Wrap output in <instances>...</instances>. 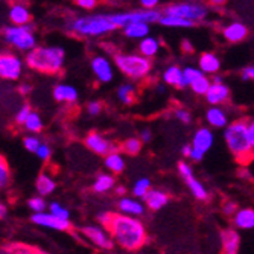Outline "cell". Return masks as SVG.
Masks as SVG:
<instances>
[{
  "mask_svg": "<svg viewBox=\"0 0 254 254\" xmlns=\"http://www.w3.org/2000/svg\"><path fill=\"white\" fill-rule=\"evenodd\" d=\"M65 54L60 46H37L26 55V64L40 73L57 75L64 65Z\"/></svg>",
  "mask_w": 254,
  "mask_h": 254,
  "instance_id": "3",
  "label": "cell"
},
{
  "mask_svg": "<svg viewBox=\"0 0 254 254\" xmlns=\"http://www.w3.org/2000/svg\"><path fill=\"white\" fill-rule=\"evenodd\" d=\"M124 34L129 38H138V40H145L149 34V25L148 23H129L124 28Z\"/></svg>",
  "mask_w": 254,
  "mask_h": 254,
  "instance_id": "26",
  "label": "cell"
},
{
  "mask_svg": "<svg viewBox=\"0 0 254 254\" xmlns=\"http://www.w3.org/2000/svg\"><path fill=\"white\" fill-rule=\"evenodd\" d=\"M149 190H151V181L148 178L137 180L135 184L132 186V195L135 198H145Z\"/></svg>",
  "mask_w": 254,
  "mask_h": 254,
  "instance_id": "35",
  "label": "cell"
},
{
  "mask_svg": "<svg viewBox=\"0 0 254 254\" xmlns=\"http://www.w3.org/2000/svg\"><path fill=\"white\" fill-rule=\"evenodd\" d=\"M23 145H25V148L29 151V152H35L38 151V148L41 146V140L37 137V135H26L25 138H23Z\"/></svg>",
  "mask_w": 254,
  "mask_h": 254,
  "instance_id": "40",
  "label": "cell"
},
{
  "mask_svg": "<svg viewBox=\"0 0 254 254\" xmlns=\"http://www.w3.org/2000/svg\"><path fill=\"white\" fill-rule=\"evenodd\" d=\"M160 23L163 26H168V28H192L195 25L193 21L184 20L180 17H174V15H163L160 20Z\"/></svg>",
  "mask_w": 254,
  "mask_h": 254,
  "instance_id": "33",
  "label": "cell"
},
{
  "mask_svg": "<svg viewBox=\"0 0 254 254\" xmlns=\"http://www.w3.org/2000/svg\"><path fill=\"white\" fill-rule=\"evenodd\" d=\"M183 46H181V49L186 52V54H192L193 52V48H192V44H190V41H188V40H183V43H181Z\"/></svg>",
  "mask_w": 254,
  "mask_h": 254,
  "instance_id": "52",
  "label": "cell"
},
{
  "mask_svg": "<svg viewBox=\"0 0 254 254\" xmlns=\"http://www.w3.org/2000/svg\"><path fill=\"white\" fill-rule=\"evenodd\" d=\"M68 29L85 37H99L116 31L118 26L113 25L108 14H95L75 18L72 23H68Z\"/></svg>",
  "mask_w": 254,
  "mask_h": 254,
  "instance_id": "4",
  "label": "cell"
},
{
  "mask_svg": "<svg viewBox=\"0 0 254 254\" xmlns=\"http://www.w3.org/2000/svg\"><path fill=\"white\" fill-rule=\"evenodd\" d=\"M31 221L37 225L48 227L52 230H58V232H70L72 222L68 219H61L52 213H35L31 216Z\"/></svg>",
  "mask_w": 254,
  "mask_h": 254,
  "instance_id": "11",
  "label": "cell"
},
{
  "mask_svg": "<svg viewBox=\"0 0 254 254\" xmlns=\"http://www.w3.org/2000/svg\"><path fill=\"white\" fill-rule=\"evenodd\" d=\"M181 154H183L184 157H189V158H190V155H192V145H184V146L181 148Z\"/></svg>",
  "mask_w": 254,
  "mask_h": 254,
  "instance_id": "54",
  "label": "cell"
},
{
  "mask_svg": "<svg viewBox=\"0 0 254 254\" xmlns=\"http://www.w3.org/2000/svg\"><path fill=\"white\" fill-rule=\"evenodd\" d=\"M51 154H52V151H51V146L48 143H41V146L37 151L38 158H41L43 161H48L51 158Z\"/></svg>",
  "mask_w": 254,
  "mask_h": 254,
  "instance_id": "44",
  "label": "cell"
},
{
  "mask_svg": "<svg viewBox=\"0 0 254 254\" xmlns=\"http://www.w3.org/2000/svg\"><path fill=\"white\" fill-rule=\"evenodd\" d=\"M175 118H177L180 122H183V124H190V122H192L190 113L186 111V110H183V108H180V110L175 111Z\"/></svg>",
  "mask_w": 254,
  "mask_h": 254,
  "instance_id": "45",
  "label": "cell"
},
{
  "mask_svg": "<svg viewBox=\"0 0 254 254\" xmlns=\"http://www.w3.org/2000/svg\"><path fill=\"white\" fill-rule=\"evenodd\" d=\"M160 41L157 38H152V37H146L145 40L140 41L138 44V52H140L142 57L145 58H152L158 54L160 51Z\"/></svg>",
  "mask_w": 254,
  "mask_h": 254,
  "instance_id": "27",
  "label": "cell"
},
{
  "mask_svg": "<svg viewBox=\"0 0 254 254\" xmlns=\"http://www.w3.org/2000/svg\"><path fill=\"white\" fill-rule=\"evenodd\" d=\"M35 188L38 190V193L43 196V195H51L55 189H57V183L54 181L52 177H49L48 174H41L38 178H37V183H35Z\"/></svg>",
  "mask_w": 254,
  "mask_h": 254,
  "instance_id": "29",
  "label": "cell"
},
{
  "mask_svg": "<svg viewBox=\"0 0 254 254\" xmlns=\"http://www.w3.org/2000/svg\"><path fill=\"white\" fill-rule=\"evenodd\" d=\"M87 111H88L90 116H98V114L102 111V104L98 102V101L90 102V104L87 105Z\"/></svg>",
  "mask_w": 254,
  "mask_h": 254,
  "instance_id": "46",
  "label": "cell"
},
{
  "mask_svg": "<svg viewBox=\"0 0 254 254\" xmlns=\"http://www.w3.org/2000/svg\"><path fill=\"white\" fill-rule=\"evenodd\" d=\"M142 140L140 138H137V137H131V138H127V140L122 143L121 149L128 154V155H137L138 152L142 151Z\"/></svg>",
  "mask_w": 254,
  "mask_h": 254,
  "instance_id": "34",
  "label": "cell"
},
{
  "mask_svg": "<svg viewBox=\"0 0 254 254\" xmlns=\"http://www.w3.org/2000/svg\"><path fill=\"white\" fill-rule=\"evenodd\" d=\"M49 213H52V215H55V216H58L61 219H68V216H70L68 210L64 209L60 202H55V201L49 204Z\"/></svg>",
  "mask_w": 254,
  "mask_h": 254,
  "instance_id": "42",
  "label": "cell"
},
{
  "mask_svg": "<svg viewBox=\"0 0 254 254\" xmlns=\"http://www.w3.org/2000/svg\"><path fill=\"white\" fill-rule=\"evenodd\" d=\"M238 210H239V209H238V205H236L235 202H225V204H224V213L228 215V216L236 215Z\"/></svg>",
  "mask_w": 254,
  "mask_h": 254,
  "instance_id": "47",
  "label": "cell"
},
{
  "mask_svg": "<svg viewBox=\"0 0 254 254\" xmlns=\"http://www.w3.org/2000/svg\"><path fill=\"white\" fill-rule=\"evenodd\" d=\"M76 5L81 6L82 9H93L98 6V2H95V0H78Z\"/></svg>",
  "mask_w": 254,
  "mask_h": 254,
  "instance_id": "48",
  "label": "cell"
},
{
  "mask_svg": "<svg viewBox=\"0 0 254 254\" xmlns=\"http://www.w3.org/2000/svg\"><path fill=\"white\" fill-rule=\"evenodd\" d=\"M163 15H174L196 23L205 18L207 8L199 3H174L165 8Z\"/></svg>",
  "mask_w": 254,
  "mask_h": 254,
  "instance_id": "7",
  "label": "cell"
},
{
  "mask_svg": "<svg viewBox=\"0 0 254 254\" xmlns=\"http://www.w3.org/2000/svg\"><path fill=\"white\" fill-rule=\"evenodd\" d=\"M230 98V88L225 84H212L210 90L207 91L205 99L210 105H221L224 102H227Z\"/></svg>",
  "mask_w": 254,
  "mask_h": 254,
  "instance_id": "17",
  "label": "cell"
},
{
  "mask_svg": "<svg viewBox=\"0 0 254 254\" xmlns=\"http://www.w3.org/2000/svg\"><path fill=\"white\" fill-rule=\"evenodd\" d=\"M98 221L107 228L113 241L119 244L124 250L135 251L146 244V228L137 218L104 212L99 213Z\"/></svg>",
  "mask_w": 254,
  "mask_h": 254,
  "instance_id": "1",
  "label": "cell"
},
{
  "mask_svg": "<svg viewBox=\"0 0 254 254\" xmlns=\"http://www.w3.org/2000/svg\"><path fill=\"white\" fill-rule=\"evenodd\" d=\"M221 241H222L224 254H238L239 247H241V238L236 230H232V228L222 230Z\"/></svg>",
  "mask_w": 254,
  "mask_h": 254,
  "instance_id": "15",
  "label": "cell"
},
{
  "mask_svg": "<svg viewBox=\"0 0 254 254\" xmlns=\"http://www.w3.org/2000/svg\"><path fill=\"white\" fill-rule=\"evenodd\" d=\"M34 25H25V26H6L3 29L5 40L12 44L18 51H34L37 48V38L34 35Z\"/></svg>",
  "mask_w": 254,
  "mask_h": 254,
  "instance_id": "6",
  "label": "cell"
},
{
  "mask_svg": "<svg viewBox=\"0 0 254 254\" xmlns=\"http://www.w3.org/2000/svg\"><path fill=\"white\" fill-rule=\"evenodd\" d=\"M212 84H222V78L221 76H218V75H215L213 76V82Z\"/></svg>",
  "mask_w": 254,
  "mask_h": 254,
  "instance_id": "57",
  "label": "cell"
},
{
  "mask_svg": "<svg viewBox=\"0 0 254 254\" xmlns=\"http://www.w3.org/2000/svg\"><path fill=\"white\" fill-rule=\"evenodd\" d=\"M222 35L230 43H239V41H242V40L247 38L248 29H247L245 25H242V23L233 21V23H230V25H227L222 29Z\"/></svg>",
  "mask_w": 254,
  "mask_h": 254,
  "instance_id": "18",
  "label": "cell"
},
{
  "mask_svg": "<svg viewBox=\"0 0 254 254\" xmlns=\"http://www.w3.org/2000/svg\"><path fill=\"white\" fill-rule=\"evenodd\" d=\"M151 138H152V132H151V129L145 128V129H142V131H140V140H142L143 143L151 142Z\"/></svg>",
  "mask_w": 254,
  "mask_h": 254,
  "instance_id": "50",
  "label": "cell"
},
{
  "mask_svg": "<svg viewBox=\"0 0 254 254\" xmlns=\"http://www.w3.org/2000/svg\"><path fill=\"white\" fill-rule=\"evenodd\" d=\"M236 228L241 230H251L254 228V209H239L233 218Z\"/></svg>",
  "mask_w": 254,
  "mask_h": 254,
  "instance_id": "25",
  "label": "cell"
},
{
  "mask_svg": "<svg viewBox=\"0 0 254 254\" xmlns=\"http://www.w3.org/2000/svg\"><path fill=\"white\" fill-rule=\"evenodd\" d=\"M54 98L58 102H68L73 104L78 101V90L67 84H58L54 88Z\"/></svg>",
  "mask_w": 254,
  "mask_h": 254,
  "instance_id": "20",
  "label": "cell"
},
{
  "mask_svg": "<svg viewBox=\"0 0 254 254\" xmlns=\"http://www.w3.org/2000/svg\"><path fill=\"white\" fill-rule=\"evenodd\" d=\"M6 216V207L5 204H0V219H5Z\"/></svg>",
  "mask_w": 254,
  "mask_h": 254,
  "instance_id": "56",
  "label": "cell"
},
{
  "mask_svg": "<svg viewBox=\"0 0 254 254\" xmlns=\"http://www.w3.org/2000/svg\"><path fill=\"white\" fill-rule=\"evenodd\" d=\"M143 201L146 202L148 205V209L151 210H160V209H163V207L169 202V195L166 192H161L158 189H151L146 196L143 198Z\"/></svg>",
  "mask_w": 254,
  "mask_h": 254,
  "instance_id": "19",
  "label": "cell"
},
{
  "mask_svg": "<svg viewBox=\"0 0 254 254\" xmlns=\"http://www.w3.org/2000/svg\"><path fill=\"white\" fill-rule=\"evenodd\" d=\"M119 210L125 213L127 216H142L145 213V207L137 199L132 198H122L119 201Z\"/></svg>",
  "mask_w": 254,
  "mask_h": 254,
  "instance_id": "24",
  "label": "cell"
},
{
  "mask_svg": "<svg viewBox=\"0 0 254 254\" xmlns=\"http://www.w3.org/2000/svg\"><path fill=\"white\" fill-rule=\"evenodd\" d=\"M105 168L113 174H121L125 169V160L121 152H113L105 157Z\"/></svg>",
  "mask_w": 254,
  "mask_h": 254,
  "instance_id": "30",
  "label": "cell"
},
{
  "mask_svg": "<svg viewBox=\"0 0 254 254\" xmlns=\"http://www.w3.org/2000/svg\"><path fill=\"white\" fill-rule=\"evenodd\" d=\"M9 20L12 21L14 26H25L29 25L31 21V12L25 3H11L9 6Z\"/></svg>",
  "mask_w": 254,
  "mask_h": 254,
  "instance_id": "14",
  "label": "cell"
},
{
  "mask_svg": "<svg viewBox=\"0 0 254 254\" xmlns=\"http://www.w3.org/2000/svg\"><path fill=\"white\" fill-rule=\"evenodd\" d=\"M85 146L98 155H110L113 152H118V146L114 145L113 142H110L108 138H105L104 135H101L96 131H91L85 135L84 138Z\"/></svg>",
  "mask_w": 254,
  "mask_h": 254,
  "instance_id": "8",
  "label": "cell"
},
{
  "mask_svg": "<svg viewBox=\"0 0 254 254\" xmlns=\"http://www.w3.org/2000/svg\"><path fill=\"white\" fill-rule=\"evenodd\" d=\"M28 205H29V209L34 212V215L35 213H44V210H46V201L41 198V196H34V198H31L29 201H28Z\"/></svg>",
  "mask_w": 254,
  "mask_h": 254,
  "instance_id": "39",
  "label": "cell"
},
{
  "mask_svg": "<svg viewBox=\"0 0 254 254\" xmlns=\"http://www.w3.org/2000/svg\"><path fill=\"white\" fill-rule=\"evenodd\" d=\"M119 101L125 105H131L135 102V87L132 84H124L118 90Z\"/></svg>",
  "mask_w": 254,
  "mask_h": 254,
  "instance_id": "32",
  "label": "cell"
},
{
  "mask_svg": "<svg viewBox=\"0 0 254 254\" xmlns=\"http://www.w3.org/2000/svg\"><path fill=\"white\" fill-rule=\"evenodd\" d=\"M213 145V134L209 128H199L195 135H193V140H192V148L205 154L209 151Z\"/></svg>",
  "mask_w": 254,
  "mask_h": 254,
  "instance_id": "16",
  "label": "cell"
},
{
  "mask_svg": "<svg viewBox=\"0 0 254 254\" xmlns=\"http://www.w3.org/2000/svg\"><path fill=\"white\" fill-rule=\"evenodd\" d=\"M114 184H116V178L111 174H99L93 184V190L96 193H105L114 188Z\"/></svg>",
  "mask_w": 254,
  "mask_h": 254,
  "instance_id": "28",
  "label": "cell"
},
{
  "mask_svg": "<svg viewBox=\"0 0 254 254\" xmlns=\"http://www.w3.org/2000/svg\"><path fill=\"white\" fill-rule=\"evenodd\" d=\"M219 68H221V61H219V58L215 54H212V52H204L199 57V70L202 73L216 75Z\"/></svg>",
  "mask_w": 254,
  "mask_h": 254,
  "instance_id": "21",
  "label": "cell"
},
{
  "mask_svg": "<svg viewBox=\"0 0 254 254\" xmlns=\"http://www.w3.org/2000/svg\"><path fill=\"white\" fill-rule=\"evenodd\" d=\"M114 64L118 65L124 75L134 81L143 79L151 72L152 67L149 58H145L138 54H116L114 55Z\"/></svg>",
  "mask_w": 254,
  "mask_h": 254,
  "instance_id": "5",
  "label": "cell"
},
{
  "mask_svg": "<svg viewBox=\"0 0 254 254\" xmlns=\"http://www.w3.org/2000/svg\"><path fill=\"white\" fill-rule=\"evenodd\" d=\"M81 233L91 242L95 244L96 247L102 248V250H111L114 245L113 238L110 236V233H105L101 227H93V225H88V227H82L79 228Z\"/></svg>",
  "mask_w": 254,
  "mask_h": 254,
  "instance_id": "12",
  "label": "cell"
},
{
  "mask_svg": "<svg viewBox=\"0 0 254 254\" xmlns=\"http://www.w3.org/2000/svg\"><path fill=\"white\" fill-rule=\"evenodd\" d=\"M157 90L160 91V93H165V87H163V85H158V87H157Z\"/></svg>",
  "mask_w": 254,
  "mask_h": 254,
  "instance_id": "59",
  "label": "cell"
},
{
  "mask_svg": "<svg viewBox=\"0 0 254 254\" xmlns=\"http://www.w3.org/2000/svg\"><path fill=\"white\" fill-rule=\"evenodd\" d=\"M116 193H119V195H124L125 193V188H116Z\"/></svg>",
  "mask_w": 254,
  "mask_h": 254,
  "instance_id": "58",
  "label": "cell"
},
{
  "mask_svg": "<svg viewBox=\"0 0 254 254\" xmlns=\"http://www.w3.org/2000/svg\"><path fill=\"white\" fill-rule=\"evenodd\" d=\"M3 254H46V253L25 244H9L8 247L3 248Z\"/></svg>",
  "mask_w": 254,
  "mask_h": 254,
  "instance_id": "31",
  "label": "cell"
},
{
  "mask_svg": "<svg viewBox=\"0 0 254 254\" xmlns=\"http://www.w3.org/2000/svg\"><path fill=\"white\" fill-rule=\"evenodd\" d=\"M31 114H32L31 107H29V105H23V107L17 111V114H15V124L25 127V124H26V121L29 119Z\"/></svg>",
  "mask_w": 254,
  "mask_h": 254,
  "instance_id": "41",
  "label": "cell"
},
{
  "mask_svg": "<svg viewBox=\"0 0 254 254\" xmlns=\"http://www.w3.org/2000/svg\"><path fill=\"white\" fill-rule=\"evenodd\" d=\"M250 137H251L253 151H254V121H250Z\"/></svg>",
  "mask_w": 254,
  "mask_h": 254,
  "instance_id": "55",
  "label": "cell"
},
{
  "mask_svg": "<svg viewBox=\"0 0 254 254\" xmlns=\"http://www.w3.org/2000/svg\"><path fill=\"white\" fill-rule=\"evenodd\" d=\"M9 181V168L6 165L5 157L0 158V186L6 188V184Z\"/></svg>",
  "mask_w": 254,
  "mask_h": 254,
  "instance_id": "43",
  "label": "cell"
},
{
  "mask_svg": "<svg viewBox=\"0 0 254 254\" xmlns=\"http://www.w3.org/2000/svg\"><path fill=\"white\" fill-rule=\"evenodd\" d=\"M250 79L254 81V65L245 67L242 70V81H250Z\"/></svg>",
  "mask_w": 254,
  "mask_h": 254,
  "instance_id": "49",
  "label": "cell"
},
{
  "mask_svg": "<svg viewBox=\"0 0 254 254\" xmlns=\"http://www.w3.org/2000/svg\"><path fill=\"white\" fill-rule=\"evenodd\" d=\"M91 70L99 82H110L113 79V67L105 57H95L91 60Z\"/></svg>",
  "mask_w": 254,
  "mask_h": 254,
  "instance_id": "13",
  "label": "cell"
},
{
  "mask_svg": "<svg viewBox=\"0 0 254 254\" xmlns=\"http://www.w3.org/2000/svg\"><path fill=\"white\" fill-rule=\"evenodd\" d=\"M225 143L236 160L242 165L250 163V160L254 157L253 143L250 137V121L238 119L230 124L224 132Z\"/></svg>",
  "mask_w": 254,
  "mask_h": 254,
  "instance_id": "2",
  "label": "cell"
},
{
  "mask_svg": "<svg viewBox=\"0 0 254 254\" xmlns=\"http://www.w3.org/2000/svg\"><path fill=\"white\" fill-rule=\"evenodd\" d=\"M23 63L14 54H2L0 57V76L8 81H15L21 75Z\"/></svg>",
  "mask_w": 254,
  "mask_h": 254,
  "instance_id": "10",
  "label": "cell"
},
{
  "mask_svg": "<svg viewBox=\"0 0 254 254\" xmlns=\"http://www.w3.org/2000/svg\"><path fill=\"white\" fill-rule=\"evenodd\" d=\"M25 128L31 132H40L43 129V122H41V118H40V114L32 111V114L29 116V119L26 121L25 124Z\"/></svg>",
  "mask_w": 254,
  "mask_h": 254,
  "instance_id": "37",
  "label": "cell"
},
{
  "mask_svg": "<svg viewBox=\"0 0 254 254\" xmlns=\"http://www.w3.org/2000/svg\"><path fill=\"white\" fill-rule=\"evenodd\" d=\"M140 5H142L145 9H148V11H152V8H155V6L158 5V2H157V0H142Z\"/></svg>",
  "mask_w": 254,
  "mask_h": 254,
  "instance_id": "51",
  "label": "cell"
},
{
  "mask_svg": "<svg viewBox=\"0 0 254 254\" xmlns=\"http://www.w3.org/2000/svg\"><path fill=\"white\" fill-rule=\"evenodd\" d=\"M205 121L209 122L213 128H227L228 125V118H227V113L219 108V107H212L207 110L205 113Z\"/></svg>",
  "mask_w": 254,
  "mask_h": 254,
  "instance_id": "23",
  "label": "cell"
},
{
  "mask_svg": "<svg viewBox=\"0 0 254 254\" xmlns=\"http://www.w3.org/2000/svg\"><path fill=\"white\" fill-rule=\"evenodd\" d=\"M190 87H192V90L195 91L196 95H207V91H209L210 87H212V82H210L209 78H207V76L204 75V76H201L199 79H196Z\"/></svg>",
  "mask_w": 254,
  "mask_h": 254,
  "instance_id": "36",
  "label": "cell"
},
{
  "mask_svg": "<svg viewBox=\"0 0 254 254\" xmlns=\"http://www.w3.org/2000/svg\"><path fill=\"white\" fill-rule=\"evenodd\" d=\"M178 172L184 178V181H186V184L189 186L190 192L193 193V196L196 199H201V201L209 199V192H207V189L195 178L190 165H188L186 161H180V163H178Z\"/></svg>",
  "mask_w": 254,
  "mask_h": 254,
  "instance_id": "9",
  "label": "cell"
},
{
  "mask_svg": "<svg viewBox=\"0 0 254 254\" xmlns=\"http://www.w3.org/2000/svg\"><path fill=\"white\" fill-rule=\"evenodd\" d=\"M163 81L169 85L178 87V88H184V87H189L188 82L184 81V73L178 65H171L168 67L165 73H163Z\"/></svg>",
  "mask_w": 254,
  "mask_h": 254,
  "instance_id": "22",
  "label": "cell"
},
{
  "mask_svg": "<svg viewBox=\"0 0 254 254\" xmlns=\"http://www.w3.org/2000/svg\"><path fill=\"white\" fill-rule=\"evenodd\" d=\"M31 90H32V87L31 85H28V84H23V85H20L18 87V91L23 95V96H26V95H29L31 93Z\"/></svg>",
  "mask_w": 254,
  "mask_h": 254,
  "instance_id": "53",
  "label": "cell"
},
{
  "mask_svg": "<svg viewBox=\"0 0 254 254\" xmlns=\"http://www.w3.org/2000/svg\"><path fill=\"white\" fill-rule=\"evenodd\" d=\"M183 73H184V81L188 82V85L190 87L196 79H199L201 76H204V73L199 70V68H195V67H186L183 70Z\"/></svg>",
  "mask_w": 254,
  "mask_h": 254,
  "instance_id": "38",
  "label": "cell"
}]
</instances>
